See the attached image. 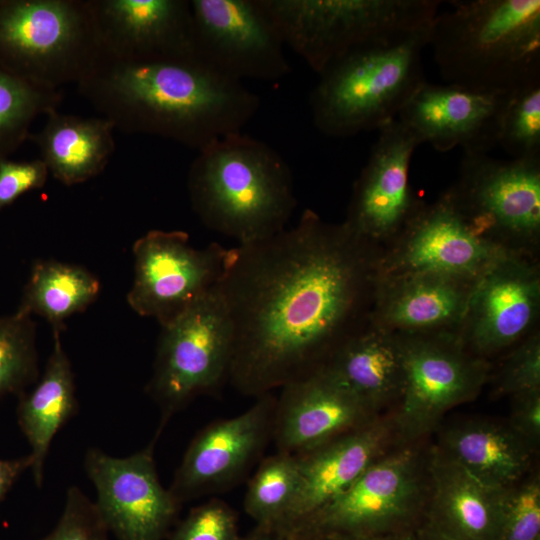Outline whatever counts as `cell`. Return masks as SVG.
<instances>
[{
    "label": "cell",
    "instance_id": "1",
    "mask_svg": "<svg viewBox=\"0 0 540 540\" xmlns=\"http://www.w3.org/2000/svg\"><path fill=\"white\" fill-rule=\"evenodd\" d=\"M376 254L343 222L297 224L228 249L218 284L233 328L228 380L261 396L323 366L364 324Z\"/></svg>",
    "mask_w": 540,
    "mask_h": 540
},
{
    "label": "cell",
    "instance_id": "2",
    "mask_svg": "<svg viewBox=\"0 0 540 540\" xmlns=\"http://www.w3.org/2000/svg\"><path fill=\"white\" fill-rule=\"evenodd\" d=\"M77 87L115 129L159 136L197 151L241 132L260 106L243 82L198 60L103 57Z\"/></svg>",
    "mask_w": 540,
    "mask_h": 540
},
{
    "label": "cell",
    "instance_id": "3",
    "mask_svg": "<svg viewBox=\"0 0 540 540\" xmlns=\"http://www.w3.org/2000/svg\"><path fill=\"white\" fill-rule=\"evenodd\" d=\"M191 207L210 230L246 245L285 228L297 201L285 160L268 144L241 132L198 151L190 165Z\"/></svg>",
    "mask_w": 540,
    "mask_h": 540
},
{
    "label": "cell",
    "instance_id": "4",
    "mask_svg": "<svg viewBox=\"0 0 540 540\" xmlns=\"http://www.w3.org/2000/svg\"><path fill=\"white\" fill-rule=\"evenodd\" d=\"M451 3L428 42L447 84L507 94L540 80V0Z\"/></svg>",
    "mask_w": 540,
    "mask_h": 540
},
{
    "label": "cell",
    "instance_id": "5",
    "mask_svg": "<svg viewBox=\"0 0 540 540\" xmlns=\"http://www.w3.org/2000/svg\"><path fill=\"white\" fill-rule=\"evenodd\" d=\"M431 24L356 48L326 67L309 98L315 127L330 137H349L396 119L426 80L421 58Z\"/></svg>",
    "mask_w": 540,
    "mask_h": 540
},
{
    "label": "cell",
    "instance_id": "6",
    "mask_svg": "<svg viewBox=\"0 0 540 540\" xmlns=\"http://www.w3.org/2000/svg\"><path fill=\"white\" fill-rule=\"evenodd\" d=\"M90 0H0V67L35 85L78 84L102 60Z\"/></svg>",
    "mask_w": 540,
    "mask_h": 540
},
{
    "label": "cell",
    "instance_id": "7",
    "mask_svg": "<svg viewBox=\"0 0 540 540\" xmlns=\"http://www.w3.org/2000/svg\"><path fill=\"white\" fill-rule=\"evenodd\" d=\"M285 45L318 75L346 53L432 23L439 0H263Z\"/></svg>",
    "mask_w": 540,
    "mask_h": 540
},
{
    "label": "cell",
    "instance_id": "8",
    "mask_svg": "<svg viewBox=\"0 0 540 540\" xmlns=\"http://www.w3.org/2000/svg\"><path fill=\"white\" fill-rule=\"evenodd\" d=\"M427 478L415 449L381 456L344 492L285 531L295 540L406 532L427 500Z\"/></svg>",
    "mask_w": 540,
    "mask_h": 540
},
{
    "label": "cell",
    "instance_id": "9",
    "mask_svg": "<svg viewBox=\"0 0 540 540\" xmlns=\"http://www.w3.org/2000/svg\"><path fill=\"white\" fill-rule=\"evenodd\" d=\"M233 343L231 320L218 287L161 326L148 392L165 419L228 380Z\"/></svg>",
    "mask_w": 540,
    "mask_h": 540
},
{
    "label": "cell",
    "instance_id": "10",
    "mask_svg": "<svg viewBox=\"0 0 540 540\" xmlns=\"http://www.w3.org/2000/svg\"><path fill=\"white\" fill-rule=\"evenodd\" d=\"M478 232L518 254L540 237V158L499 160L464 153L460 174L447 191Z\"/></svg>",
    "mask_w": 540,
    "mask_h": 540
},
{
    "label": "cell",
    "instance_id": "11",
    "mask_svg": "<svg viewBox=\"0 0 540 540\" xmlns=\"http://www.w3.org/2000/svg\"><path fill=\"white\" fill-rule=\"evenodd\" d=\"M134 275L127 302L160 326L174 320L219 284L228 249L195 248L183 231L151 230L132 248Z\"/></svg>",
    "mask_w": 540,
    "mask_h": 540
},
{
    "label": "cell",
    "instance_id": "12",
    "mask_svg": "<svg viewBox=\"0 0 540 540\" xmlns=\"http://www.w3.org/2000/svg\"><path fill=\"white\" fill-rule=\"evenodd\" d=\"M399 336L404 385L395 427L403 440L410 441L434 430L454 406L472 400L481 390L487 367L451 333Z\"/></svg>",
    "mask_w": 540,
    "mask_h": 540
},
{
    "label": "cell",
    "instance_id": "13",
    "mask_svg": "<svg viewBox=\"0 0 540 540\" xmlns=\"http://www.w3.org/2000/svg\"><path fill=\"white\" fill-rule=\"evenodd\" d=\"M197 59L226 77L274 81L290 64L263 0H190Z\"/></svg>",
    "mask_w": 540,
    "mask_h": 540
},
{
    "label": "cell",
    "instance_id": "14",
    "mask_svg": "<svg viewBox=\"0 0 540 540\" xmlns=\"http://www.w3.org/2000/svg\"><path fill=\"white\" fill-rule=\"evenodd\" d=\"M392 242L385 257L376 256L375 276L431 273L476 280L514 253L474 229L447 192L432 204L422 203Z\"/></svg>",
    "mask_w": 540,
    "mask_h": 540
},
{
    "label": "cell",
    "instance_id": "15",
    "mask_svg": "<svg viewBox=\"0 0 540 540\" xmlns=\"http://www.w3.org/2000/svg\"><path fill=\"white\" fill-rule=\"evenodd\" d=\"M85 469L97 491L96 505L119 540H162L179 503L161 485L153 443L124 458L90 449Z\"/></svg>",
    "mask_w": 540,
    "mask_h": 540
},
{
    "label": "cell",
    "instance_id": "16",
    "mask_svg": "<svg viewBox=\"0 0 540 540\" xmlns=\"http://www.w3.org/2000/svg\"><path fill=\"white\" fill-rule=\"evenodd\" d=\"M369 159L357 179L344 223L362 241H393L420 203L409 183L418 139L396 118L379 130Z\"/></svg>",
    "mask_w": 540,
    "mask_h": 540
},
{
    "label": "cell",
    "instance_id": "17",
    "mask_svg": "<svg viewBox=\"0 0 540 540\" xmlns=\"http://www.w3.org/2000/svg\"><path fill=\"white\" fill-rule=\"evenodd\" d=\"M539 307L538 269L524 255L508 254L475 281L459 337L478 354L497 352L530 330Z\"/></svg>",
    "mask_w": 540,
    "mask_h": 540
},
{
    "label": "cell",
    "instance_id": "18",
    "mask_svg": "<svg viewBox=\"0 0 540 540\" xmlns=\"http://www.w3.org/2000/svg\"><path fill=\"white\" fill-rule=\"evenodd\" d=\"M90 4L104 57L198 60L190 1L90 0Z\"/></svg>",
    "mask_w": 540,
    "mask_h": 540
},
{
    "label": "cell",
    "instance_id": "19",
    "mask_svg": "<svg viewBox=\"0 0 540 540\" xmlns=\"http://www.w3.org/2000/svg\"><path fill=\"white\" fill-rule=\"evenodd\" d=\"M507 94L470 90L453 84L422 82L397 119L437 151L460 146L464 153L488 154L497 144Z\"/></svg>",
    "mask_w": 540,
    "mask_h": 540
},
{
    "label": "cell",
    "instance_id": "20",
    "mask_svg": "<svg viewBox=\"0 0 540 540\" xmlns=\"http://www.w3.org/2000/svg\"><path fill=\"white\" fill-rule=\"evenodd\" d=\"M375 413L321 366L282 387L272 431L279 452L297 456L371 422Z\"/></svg>",
    "mask_w": 540,
    "mask_h": 540
},
{
    "label": "cell",
    "instance_id": "21",
    "mask_svg": "<svg viewBox=\"0 0 540 540\" xmlns=\"http://www.w3.org/2000/svg\"><path fill=\"white\" fill-rule=\"evenodd\" d=\"M276 401L265 393L247 411L211 423L197 434L169 490L179 504L230 484L246 470L273 428Z\"/></svg>",
    "mask_w": 540,
    "mask_h": 540
},
{
    "label": "cell",
    "instance_id": "22",
    "mask_svg": "<svg viewBox=\"0 0 540 540\" xmlns=\"http://www.w3.org/2000/svg\"><path fill=\"white\" fill-rule=\"evenodd\" d=\"M476 280L431 273L374 275L368 321L398 335L451 333L461 327Z\"/></svg>",
    "mask_w": 540,
    "mask_h": 540
},
{
    "label": "cell",
    "instance_id": "23",
    "mask_svg": "<svg viewBox=\"0 0 540 540\" xmlns=\"http://www.w3.org/2000/svg\"><path fill=\"white\" fill-rule=\"evenodd\" d=\"M390 434L391 424L374 419L297 455L298 492L278 529H288L308 518L344 492L382 456Z\"/></svg>",
    "mask_w": 540,
    "mask_h": 540
},
{
    "label": "cell",
    "instance_id": "24",
    "mask_svg": "<svg viewBox=\"0 0 540 540\" xmlns=\"http://www.w3.org/2000/svg\"><path fill=\"white\" fill-rule=\"evenodd\" d=\"M427 471L425 525L450 540H496L506 489L482 484L439 449Z\"/></svg>",
    "mask_w": 540,
    "mask_h": 540
},
{
    "label": "cell",
    "instance_id": "25",
    "mask_svg": "<svg viewBox=\"0 0 540 540\" xmlns=\"http://www.w3.org/2000/svg\"><path fill=\"white\" fill-rule=\"evenodd\" d=\"M323 366L375 412L401 397L404 368L400 336L369 321L345 339Z\"/></svg>",
    "mask_w": 540,
    "mask_h": 540
},
{
    "label": "cell",
    "instance_id": "26",
    "mask_svg": "<svg viewBox=\"0 0 540 540\" xmlns=\"http://www.w3.org/2000/svg\"><path fill=\"white\" fill-rule=\"evenodd\" d=\"M115 127L104 117L46 114L43 128L30 134L49 174L64 185L86 182L99 175L115 151Z\"/></svg>",
    "mask_w": 540,
    "mask_h": 540
},
{
    "label": "cell",
    "instance_id": "27",
    "mask_svg": "<svg viewBox=\"0 0 540 540\" xmlns=\"http://www.w3.org/2000/svg\"><path fill=\"white\" fill-rule=\"evenodd\" d=\"M532 448L509 425L473 420L447 428L438 449L482 484L507 489L527 472Z\"/></svg>",
    "mask_w": 540,
    "mask_h": 540
},
{
    "label": "cell",
    "instance_id": "28",
    "mask_svg": "<svg viewBox=\"0 0 540 540\" xmlns=\"http://www.w3.org/2000/svg\"><path fill=\"white\" fill-rule=\"evenodd\" d=\"M74 374L61 334L53 333V348L35 388L18 407V422L31 447V469L38 487L44 463L56 433L76 412Z\"/></svg>",
    "mask_w": 540,
    "mask_h": 540
},
{
    "label": "cell",
    "instance_id": "29",
    "mask_svg": "<svg viewBox=\"0 0 540 540\" xmlns=\"http://www.w3.org/2000/svg\"><path fill=\"white\" fill-rule=\"evenodd\" d=\"M98 278L86 268L57 260H38L32 268L16 312L44 318L53 333H62L72 315L85 311L100 293Z\"/></svg>",
    "mask_w": 540,
    "mask_h": 540
},
{
    "label": "cell",
    "instance_id": "30",
    "mask_svg": "<svg viewBox=\"0 0 540 540\" xmlns=\"http://www.w3.org/2000/svg\"><path fill=\"white\" fill-rule=\"evenodd\" d=\"M63 95L28 82L0 67V160L29 138L33 121L58 109Z\"/></svg>",
    "mask_w": 540,
    "mask_h": 540
},
{
    "label": "cell",
    "instance_id": "31",
    "mask_svg": "<svg viewBox=\"0 0 540 540\" xmlns=\"http://www.w3.org/2000/svg\"><path fill=\"white\" fill-rule=\"evenodd\" d=\"M299 468L294 455L267 458L250 482L244 508L258 528L278 529L297 495Z\"/></svg>",
    "mask_w": 540,
    "mask_h": 540
},
{
    "label": "cell",
    "instance_id": "32",
    "mask_svg": "<svg viewBox=\"0 0 540 540\" xmlns=\"http://www.w3.org/2000/svg\"><path fill=\"white\" fill-rule=\"evenodd\" d=\"M38 375L35 325L31 316L0 315V396L21 391Z\"/></svg>",
    "mask_w": 540,
    "mask_h": 540
},
{
    "label": "cell",
    "instance_id": "33",
    "mask_svg": "<svg viewBox=\"0 0 540 540\" xmlns=\"http://www.w3.org/2000/svg\"><path fill=\"white\" fill-rule=\"evenodd\" d=\"M498 145L512 159L540 158V80L508 93Z\"/></svg>",
    "mask_w": 540,
    "mask_h": 540
},
{
    "label": "cell",
    "instance_id": "34",
    "mask_svg": "<svg viewBox=\"0 0 540 540\" xmlns=\"http://www.w3.org/2000/svg\"><path fill=\"white\" fill-rule=\"evenodd\" d=\"M496 540H540L538 476L505 490Z\"/></svg>",
    "mask_w": 540,
    "mask_h": 540
},
{
    "label": "cell",
    "instance_id": "35",
    "mask_svg": "<svg viewBox=\"0 0 540 540\" xmlns=\"http://www.w3.org/2000/svg\"><path fill=\"white\" fill-rule=\"evenodd\" d=\"M109 529L96 505L77 487L68 489L62 515L42 540H109Z\"/></svg>",
    "mask_w": 540,
    "mask_h": 540
},
{
    "label": "cell",
    "instance_id": "36",
    "mask_svg": "<svg viewBox=\"0 0 540 540\" xmlns=\"http://www.w3.org/2000/svg\"><path fill=\"white\" fill-rule=\"evenodd\" d=\"M169 540H242L234 511L220 500L194 508Z\"/></svg>",
    "mask_w": 540,
    "mask_h": 540
},
{
    "label": "cell",
    "instance_id": "37",
    "mask_svg": "<svg viewBox=\"0 0 540 540\" xmlns=\"http://www.w3.org/2000/svg\"><path fill=\"white\" fill-rule=\"evenodd\" d=\"M540 390V338L534 334L519 345L506 361L499 391L513 396Z\"/></svg>",
    "mask_w": 540,
    "mask_h": 540
},
{
    "label": "cell",
    "instance_id": "38",
    "mask_svg": "<svg viewBox=\"0 0 540 540\" xmlns=\"http://www.w3.org/2000/svg\"><path fill=\"white\" fill-rule=\"evenodd\" d=\"M49 172L42 160H0V210L23 194L43 187Z\"/></svg>",
    "mask_w": 540,
    "mask_h": 540
},
{
    "label": "cell",
    "instance_id": "39",
    "mask_svg": "<svg viewBox=\"0 0 540 540\" xmlns=\"http://www.w3.org/2000/svg\"><path fill=\"white\" fill-rule=\"evenodd\" d=\"M508 425L532 447L538 444L540 439V390L514 396Z\"/></svg>",
    "mask_w": 540,
    "mask_h": 540
},
{
    "label": "cell",
    "instance_id": "40",
    "mask_svg": "<svg viewBox=\"0 0 540 540\" xmlns=\"http://www.w3.org/2000/svg\"><path fill=\"white\" fill-rule=\"evenodd\" d=\"M27 467H31L29 456L16 460L0 459V501Z\"/></svg>",
    "mask_w": 540,
    "mask_h": 540
},
{
    "label": "cell",
    "instance_id": "41",
    "mask_svg": "<svg viewBox=\"0 0 540 540\" xmlns=\"http://www.w3.org/2000/svg\"><path fill=\"white\" fill-rule=\"evenodd\" d=\"M242 540H295L284 530L256 528L246 539Z\"/></svg>",
    "mask_w": 540,
    "mask_h": 540
},
{
    "label": "cell",
    "instance_id": "42",
    "mask_svg": "<svg viewBox=\"0 0 540 540\" xmlns=\"http://www.w3.org/2000/svg\"><path fill=\"white\" fill-rule=\"evenodd\" d=\"M325 540H414V534L407 532L388 534L374 537H350L343 535H330L323 537Z\"/></svg>",
    "mask_w": 540,
    "mask_h": 540
},
{
    "label": "cell",
    "instance_id": "43",
    "mask_svg": "<svg viewBox=\"0 0 540 540\" xmlns=\"http://www.w3.org/2000/svg\"><path fill=\"white\" fill-rule=\"evenodd\" d=\"M414 540H450L439 533L435 532L431 528H429L427 525L424 524L422 528H420L416 534H414Z\"/></svg>",
    "mask_w": 540,
    "mask_h": 540
},
{
    "label": "cell",
    "instance_id": "44",
    "mask_svg": "<svg viewBox=\"0 0 540 540\" xmlns=\"http://www.w3.org/2000/svg\"><path fill=\"white\" fill-rule=\"evenodd\" d=\"M312 540H325L323 538H316V539H312Z\"/></svg>",
    "mask_w": 540,
    "mask_h": 540
}]
</instances>
